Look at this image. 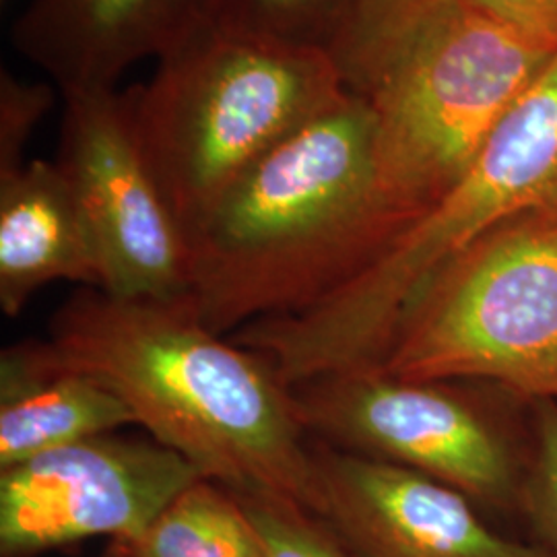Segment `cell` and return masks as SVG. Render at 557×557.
Masks as SVG:
<instances>
[{"mask_svg":"<svg viewBox=\"0 0 557 557\" xmlns=\"http://www.w3.org/2000/svg\"><path fill=\"white\" fill-rule=\"evenodd\" d=\"M188 301L227 335L298 312L380 255L374 119L358 94L255 163L188 236Z\"/></svg>","mask_w":557,"mask_h":557,"instance_id":"cell-2","label":"cell"},{"mask_svg":"<svg viewBox=\"0 0 557 557\" xmlns=\"http://www.w3.org/2000/svg\"><path fill=\"white\" fill-rule=\"evenodd\" d=\"M531 457L524 479L520 524L529 541L557 557V400L529 403Z\"/></svg>","mask_w":557,"mask_h":557,"instance_id":"cell-18","label":"cell"},{"mask_svg":"<svg viewBox=\"0 0 557 557\" xmlns=\"http://www.w3.org/2000/svg\"><path fill=\"white\" fill-rule=\"evenodd\" d=\"M137 425L101 380L62 363L48 343L0 356V471L81 440Z\"/></svg>","mask_w":557,"mask_h":557,"instance_id":"cell-13","label":"cell"},{"mask_svg":"<svg viewBox=\"0 0 557 557\" xmlns=\"http://www.w3.org/2000/svg\"><path fill=\"white\" fill-rule=\"evenodd\" d=\"M59 163L100 262V292L188 298L190 246L135 139L116 89L62 96Z\"/></svg>","mask_w":557,"mask_h":557,"instance_id":"cell-8","label":"cell"},{"mask_svg":"<svg viewBox=\"0 0 557 557\" xmlns=\"http://www.w3.org/2000/svg\"><path fill=\"white\" fill-rule=\"evenodd\" d=\"M57 358L110 386L151 440L236 496L314 512L319 473L292 391L259 354L207 329L188 298L81 292L54 319Z\"/></svg>","mask_w":557,"mask_h":557,"instance_id":"cell-1","label":"cell"},{"mask_svg":"<svg viewBox=\"0 0 557 557\" xmlns=\"http://www.w3.org/2000/svg\"><path fill=\"white\" fill-rule=\"evenodd\" d=\"M557 202V54L502 116L455 188L356 277L314 304L259 320L234 341L287 388L374 368L440 271L502 223Z\"/></svg>","mask_w":557,"mask_h":557,"instance_id":"cell-3","label":"cell"},{"mask_svg":"<svg viewBox=\"0 0 557 557\" xmlns=\"http://www.w3.org/2000/svg\"><path fill=\"white\" fill-rule=\"evenodd\" d=\"M199 469L156 440L103 434L0 471V554L32 557L85 539L131 537Z\"/></svg>","mask_w":557,"mask_h":557,"instance_id":"cell-9","label":"cell"},{"mask_svg":"<svg viewBox=\"0 0 557 557\" xmlns=\"http://www.w3.org/2000/svg\"><path fill=\"white\" fill-rule=\"evenodd\" d=\"M304 428L326 444L413 469L487 517L520 524L531 457L529 403L475 382L347 370L289 388Z\"/></svg>","mask_w":557,"mask_h":557,"instance_id":"cell-7","label":"cell"},{"mask_svg":"<svg viewBox=\"0 0 557 557\" xmlns=\"http://www.w3.org/2000/svg\"><path fill=\"white\" fill-rule=\"evenodd\" d=\"M450 0H349L333 59L354 94H363L384 62Z\"/></svg>","mask_w":557,"mask_h":557,"instance_id":"cell-15","label":"cell"},{"mask_svg":"<svg viewBox=\"0 0 557 557\" xmlns=\"http://www.w3.org/2000/svg\"><path fill=\"white\" fill-rule=\"evenodd\" d=\"M556 54L471 0L446 2L398 46L358 94L374 119L380 255L455 188Z\"/></svg>","mask_w":557,"mask_h":557,"instance_id":"cell-5","label":"cell"},{"mask_svg":"<svg viewBox=\"0 0 557 557\" xmlns=\"http://www.w3.org/2000/svg\"><path fill=\"white\" fill-rule=\"evenodd\" d=\"M349 0H207L221 27L331 52Z\"/></svg>","mask_w":557,"mask_h":557,"instance_id":"cell-16","label":"cell"},{"mask_svg":"<svg viewBox=\"0 0 557 557\" xmlns=\"http://www.w3.org/2000/svg\"><path fill=\"white\" fill-rule=\"evenodd\" d=\"M331 52L207 21L124 96L186 236L255 163L351 98Z\"/></svg>","mask_w":557,"mask_h":557,"instance_id":"cell-4","label":"cell"},{"mask_svg":"<svg viewBox=\"0 0 557 557\" xmlns=\"http://www.w3.org/2000/svg\"><path fill=\"white\" fill-rule=\"evenodd\" d=\"M207 21V0H29L11 41L71 96L116 89L135 62L160 60Z\"/></svg>","mask_w":557,"mask_h":557,"instance_id":"cell-11","label":"cell"},{"mask_svg":"<svg viewBox=\"0 0 557 557\" xmlns=\"http://www.w3.org/2000/svg\"><path fill=\"white\" fill-rule=\"evenodd\" d=\"M57 100L54 83H27L7 66L0 71V172L25 160V149Z\"/></svg>","mask_w":557,"mask_h":557,"instance_id":"cell-19","label":"cell"},{"mask_svg":"<svg viewBox=\"0 0 557 557\" xmlns=\"http://www.w3.org/2000/svg\"><path fill=\"white\" fill-rule=\"evenodd\" d=\"M374 368L557 400V202L502 223L448 262Z\"/></svg>","mask_w":557,"mask_h":557,"instance_id":"cell-6","label":"cell"},{"mask_svg":"<svg viewBox=\"0 0 557 557\" xmlns=\"http://www.w3.org/2000/svg\"><path fill=\"white\" fill-rule=\"evenodd\" d=\"M100 289V262L79 200L57 161L0 172V308L15 319L41 287Z\"/></svg>","mask_w":557,"mask_h":557,"instance_id":"cell-12","label":"cell"},{"mask_svg":"<svg viewBox=\"0 0 557 557\" xmlns=\"http://www.w3.org/2000/svg\"><path fill=\"white\" fill-rule=\"evenodd\" d=\"M101 557H264L239 499L200 479L137 535L108 541Z\"/></svg>","mask_w":557,"mask_h":557,"instance_id":"cell-14","label":"cell"},{"mask_svg":"<svg viewBox=\"0 0 557 557\" xmlns=\"http://www.w3.org/2000/svg\"><path fill=\"white\" fill-rule=\"evenodd\" d=\"M483 11L557 44V0H471Z\"/></svg>","mask_w":557,"mask_h":557,"instance_id":"cell-20","label":"cell"},{"mask_svg":"<svg viewBox=\"0 0 557 557\" xmlns=\"http://www.w3.org/2000/svg\"><path fill=\"white\" fill-rule=\"evenodd\" d=\"M236 498L259 535L264 557H359L326 522L296 502L269 496Z\"/></svg>","mask_w":557,"mask_h":557,"instance_id":"cell-17","label":"cell"},{"mask_svg":"<svg viewBox=\"0 0 557 557\" xmlns=\"http://www.w3.org/2000/svg\"><path fill=\"white\" fill-rule=\"evenodd\" d=\"M319 506L359 557H554L494 529L457 490L380 458L312 446Z\"/></svg>","mask_w":557,"mask_h":557,"instance_id":"cell-10","label":"cell"}]
</instances>
